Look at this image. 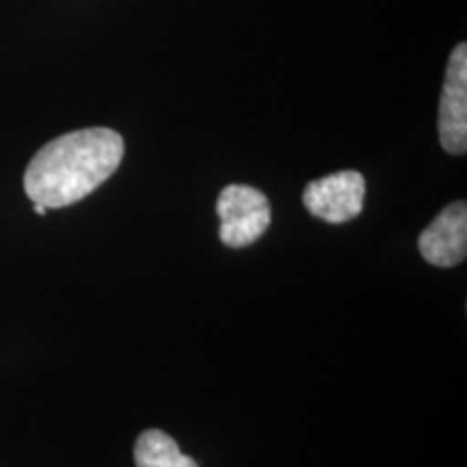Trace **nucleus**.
Segmentation results:
<instances>
[{
  "label": "nucleus",
  "mask_w": 467,
  "mask_h": 467,
  "mask_svg": "<svg viewBox=\"0 0 467 467\" xmlns=\"http://www.w3.org/2000/svg\"><path fill=\"white\" fill-rule=\"evenodd\" d=\"M124 150V137L113 128H83L52 139L25 171L28 200L46 208L85 200L117 171Z\"/></svg>",
  "instance_id": "1"
},
{
  "label": "nucleus",
  "mask_w": 467,
  "mask_h": 467,
  "mask_svg": "<svg viewBox=\"0 0 467 467\" xmlns=\"http://www.w3.org/2000/svg\"><path fill=\"white\" fill-rule=\"evenodd\" d=\"M217 214L221 243L232 249L249 247L271 225V203L266 195L247 184L225 186L217 200Z\"/></svg>",
  "instance_id": "2"
},
{
  "label": "nucleus",
  "mask_w": 467,
  "mask_h": 467,
  "mask_svg": "<svg viewBox=\"0 0 467 467\" xmlns=\"http://www.w3.org/2000/svg\"><path fill=\"white\" fill-rule=\"evenodd\" d=\"M366 180L359 171H337L312 180L303 189V206L327 223H347L364 208Z\"/></svg>",
  "instance_id": "3"
},
{
  "label": "nucleus",
  "mask_w": 467,
  "mask_h": 467,
  "mask_svg": "<svg viewBox=\"0 0 467 467\" xmlns=\"http://www.w3.org/2000/svg\"><path fill=\"white\" fill-rule=\"evenodd\" d=\"M440 143L448 154L467 151V46H454L440 98Z\"/></svg>",
  "instance_id": "4"
},
{
  "label": "nucleus",
  "mask_w": 467,
  "mask_h": 467,
  "mask_svg": "<svg viewBox=\"0 0 467 467\" xmlns=\"http://www.w3.org/2000/svg\"><path fill=\"white\" fill-rule=\"evenodd\" d=\"M420 255L433 266L451 268L467 255V203L454 202L418 238Z\"/></svg>",
  "instance_id": "5"
},
{
  "label": "nucleus",
  "mask_w": 467,
  "mask_h": 467,
  "mask_svg": "<svg viewBox=\"0 0 467 467\" xmlns=\"http://www.w3.org/2000/svg\"><path fill=\"white\" fill-rule=\"evenodd\" d=\"M137 467H200L191 457L182 454L171 435L159 429L143 431L134 443Z\"/></svg>",
  "instance_id": "6"
},
{
  "label": "nucleus",
  "mask_w": 467,
  "mask_h": 467,
  "mask_svg": "<svg viewBox=\"0 0 467 467\" xmlns=\"http://www.w3.org/2000/svg\"><path fill=\"white\" fill-rule=\"evenodd\" d=\"M46 210H48V208L42 206V203H35V213H37L39 217H44V214H46Z\"/></svg>",
  "instance_id": "7"
}]
</instances>
